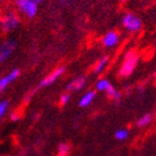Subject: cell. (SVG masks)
<instances>
[{"label": "cell", "mask_w": 156, "mask_h": 156, "mask_svg": "<svg viewBox=\"0 0 156 156\" xmlns=\"http://www.w3.org/2000/svg\"><path fill=\"white\" fill-rule=\"evenodd\" d=\"M9 108V101L8 99H2L0 101V119L5 116V114L7 113Z\"/></svg>", "instance_id": "15"}, {"label": "cell", "mask_w": 156, "mask_h": 156, "mask_svg": "<svg viewBox=\"0 0 156 156\" xmlns=\"http://www.w3.org/2000/svg\"><path fill=\"white\" fill-rule=\"evenodd\" d=\"M3 1H5V0H0V5H1V3H2Z\"/></svg>", "instance_id": "20"}, {"label": "cell", "mask_w": 156, "mask_h": 156, "mask_svg": "<svg viewBox=\"0 0 156 156\" xmlns=\"http://www.w3.org/2000/svg\"><path fill=\"white\" fill-rule=\"evenodd\" d=\"M16 7L27 18H34L38 12V6L34 0H16Z\"/></svg>", "instance_id": "3"}, {"label": "cell", "mask_w": 156, "mask_h": 156, "mask_svg": "<svg viewBox=\"0 0 156 156\" xmlns=\"http://www.w3.org/2000/svg\"><path fill=\"white\" fill-rule=\"evenodd\" d=\"M138 62V55L135 51H128L124 58V62L120 67V75L124 77L129 76L134 72Z\"/></svg>", "instance_id": "2"}, {"label": "cell", "mask_w": 156, "mask_h": 156, "mask_svg": "<svg viewBox=\"0 0 156 156\" xmlns=\"http://www.w3.org/2000/svg\"><path fill=\"white\" fill-rule=\"evenodd\" d=\"M127 137H128V130L124 129V128L118 129L116 133H115V138L118 140H125Z\"/></svg>", "instance_id": "17"}, {"label": "cell", "mask_w": 156, "mask_h": 156, "mask_svg": "<svg viewBox=\"0 0 156 156\" xmlns=\"http://www.w3.org/2000/svg\"><path fill=\"white\" fill-rule=\"evenodd\" d=\"M34 1H35V3H36L37 6H39V5H40V3H41L44 0H34Z\"/></svg>", "instance_id": "19"}, {"label": "cell", "mask_w": 156, "mask_h": 156, "mask_svg": "<svg viewBox=\"0 0 156 156\" xmlns=\"http://www.w3.org/2000/svg\"><path fill=\"white\" fill-rule=\"evenodd\" d=\"M17 42L15 39H7L0 44V65H2L16 50Z\"/></svg>", "instance_id": "5"}, {"label": "cell", "mask_w": 156, "mask_h": 156, "mask_svg": "<svg viewBox=\"0 0 156 156\" xmlns=\"http://www.w3.org/2000/svg\"><path fill=\"white\" fill-rule=\"evenodd\" d=\"M95 96H96V93H95L94 90H88L87 93H85V94L81 96L80 99H79V103H78L79 107H81V108L88 107V106L93 103Z\"/></svg>", "instance_id": "10"}, {"label": "cell", "mask_w": 156, "mask_h": 156, "mask_svg": "<svg viewBox=\"0 0 156 156\" xmlns=\"http://www.w3.org/2000/svg\"><path fill=\"white\" fill-rule=\"evenodd\" d=\"M70 146L67 143H60L58 146V155L59 156H66L68 154Z\"/></svg>", "instance_id": "16"}, {"label": "cell", "mask_w": 156, "mask_h": 156, "mask_svg": "<svg viewBox=\"0 0 156 156\" xmlns=\"http://www.w3.org/2000/svg\"><path fill=\"white\" fill-rule=\"evenodd\" d=\"M69 101H70V95H69L68 93L62 94V96H60V99H59V101H60V104L62 105H66Z\"/></svg>", "instance_id": "18"}, {"label": "cell", "mask_w": 156, "mask_h": 156, "mask_svg": "<svg viewBox=\"0 0 156 156\" xmlns=\"http://www.w3.org/2000/svg\"><path fill=\"white\" fill-rule=\"evenodd\" d=\"M65 73V67H59V68L55 69L52 73H50L48 76H46L44 79H42L38 85V88H42V87H47L49 85L54 84L57 79H58L60 76Z\"/></svg>", "instance_id": "7"}, {"label": "cell", "mask_w": 156, "mask_h": 156, "mask_svg": "<svg viewBox=\"0 0 156 156\" xmlns=\"http://www.w3.org/2000/svg\"><path fill=\"white\" fill-rule=\"evenodd\" d=\"M124 28L130 33H137L142 28V20L134 13H126L122 19Z\"/></svg>", "instance_id": "4"}, {"label": "cell", "mask_w": 156, "mask_h": 156, "mask_svg": "<svg viewBox=\"0 0 156 156\" xmlns=\"http://www.w3.org/2000/svg\"><path fill=\"white\" fill-rule=\"evenodd\" d=\"M108 64V57H101L99 60L97 62V64L95 65V68H94V73L95 74H99V73H101L103 70L105 69V67L107 66Z\"/></svg>", "instance_id": "11"}, {"label": "cell", "mask_w": 156, "mask_h": 156, "mask_svg": "<svg viewBox=\"0 0 156 156\" xmlns=\"http://www.w3.org/2000/svg\"><path fill=\"white\" fill-rule=\"evenodd\" d=\"M118 41H119V35H118L116 31H114V30L108 31V33L103 37V40H101L103 45H104L105 47H107V48H113V47H115V46L118 44Z\"/></svg>", "instance_id": "8"}, {"label": "cell", "mask_w": 156, "mask_h": 156, "mask_svg": "<svg viewBox=\"0 0 156 156\" xmlns=\"http://www.w3.org/2000/svg\"><path fill=\"white\" fill-rule=\"evenodd\" d=\"M109 86H111V83H109L107 79L103 78V79H99V80L97 81V84H96V89L99 91H106Z\"/></svg>", "instance_id": "14"}, {"label": "cell", "mask_w": 156, "mask_h": 156, "mask_svg": "<svg viewBox=\"0 0 156 156\" xmlns=\"http://www.w3.org/2000/svg\"><path fill=\"white\" fill-rule=\"evenodd\" d=\"M119 1H123V2H124V1H126V0H119Z\"/></svg>", "instance_id": "21"}, {"label": "cell", "mask_w": 156, "mask_h": 156, "mask_svg": "<svg viewBox=\"0 0 156 156\" xmlns=\"http://www.w3.org/2000/svg\"><path fill=\"white\" fill-rule=\"evenodd\" d=\"M19 26V17L13 11L5 13L0 18V29L5 34H9L13 30H16Z\"/></svg>", "instance_id": "1"}, {"label": "cell", "mask_w": 156, "mask_h": 156, "mask_svg": "<svg viewBox=\"0 0 156 156\" xmlns=\"http://www.w3.org/2000/svg\"><path fill=\"white\" fill-rule=\"evenodd\" d=\"M20 76V70L18 68L12 69L11 72L6 74L5 76L0 77V94L5 91L7 88L9 87V85H11L13 81L16 80L17 78Z\"/></svg>", "instance_id": "6"}, {"label": "cell", "mask_w": 156, "mask_h": 156, "mask_svg": "<svg viewBox=\"0 0 156 156\" xmlns=\"http://www.w3.org/2000/svg\"><path fill=\"white\" fill-rule=\"evenodd\" d=\"M86 85V78L84 76L80 77H76L75 79H73L68 85H67V90L68 91H77L80 90L81 88Z\"/></svg>", "instance_id": "9"}, {"label": "cell", "mask_w": 156, "mask_h": 156, "mask_svg": "<svg viewBox=\"0 0 156 156\" xmlns=\"http://www.w3.org/2000/svg\"><path fill=\"white\" fill-rule=\"evenodd\" d=\"M151 122H152V115L145 114L144 116H142L140 119L137 120V126L138 127H145V126H147V125H150Z\"/></svg>", "instance_id": "13"}, {"label": "cell", "mask_w": 156, "mask_h": 156, "mask_svg": "<svg viewBox=\"0 0 156 156\" xmlns=\"http://www.w3.org/2000/svg\"><path fill=\"white\" fill-rule=\"evenodd\" d=\"M106 94H107V96H109L111 98H113L114 101H119L120 97H122V95H120V93L118 90H116L113 86H109V87L107 88V90H106Z\"/></svg>", "instance_id": "12"}]
</instances>
